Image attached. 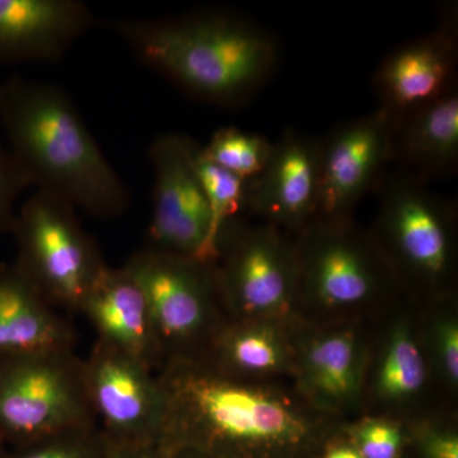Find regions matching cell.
Segmentation results:
<instances>
[{
  "label": "cell",
  "mask_w": 458,
  "mask_h": 458,
  "mask_svg": "<svg viewBox=\"0 0 458 458\" xmlns=\"http://www.w3.org/2000/svg\"><path fill=\"white\" fill-rule=\"evenodd\" d=\"M111 27L148 68L189 95L219 106L254 95L278 63L276 38L236 14L117 20Z\"/></svg>",
  "instance_id": "3957f363"
},
{
  "label": "cell",
  "mask_w": 458,
  "mask_h": 458,
  "mask_svg": "<svg viewBox=\"0 0 458 458\" xmlns=\"http://www.w3.org/2000/svg\"><path fill=\"white\" fill-rule=\"evenodd\" d=\"M274 141L264 135L222 128L214 132L209 143L201 147L203 155L223 170L251 181L264 170L273 152Z\"/></svg>",
  "instance_id": "603a6c76"
},
{
  "label": "cell",
  "mask_w": 458,
  "mask_h": 458,
  "mask_svg": "<svg viewBox=\"0 0 458 458\" xmlns=\"http://www.w3.org/2000/svg\"><path fill=\"white\" fill-rule=\"evenodd\" d=\"M74 349V333L16 264H0V357Z\"/></svg>",
  "instance_id": "ac0fdd59"
},
{
  "label": "cell",
  "mask_w": 458,
  "mask_h": 458,
  "mask_svg": "<svg viewBox=\"0 0 458 458\" xmlns=\"http://www.w3.org/2000/svg\"><path fill=\"white\" fill-rule=\"evenodd\" d=\"M31 188L25 171L8 148L0 146V237L12 232L16 222V203Z\"/></svg>",
  "instance_id": "484cf974"
},
{
  "label": "cell",
  "mask_w": 458,
  "mask_h": 458,
  "mask_svg": "<svg viewBox=\"0 0 458 458\" xmlns=\"http://www.w3.org/2000/svg\"><path fill=\"white\" fill-rule=\"evenodd\" d=\"M391 162V119L384 111L344 123L321 140L316 218H346Z\"/></svg>",
  "instance_id": "7c38bea8"
},
{
  "label": "cell",
  "mask_w": 458,
  "mask_h": 458,
  "mask_svg": "<svg viewBox=\"0 0 458 458\" xmlns=\"http://www.w3.org/2000/svg\"><path fill=\"white\" fill-rule=\"evenodd\" d=\"M158 378L164 447L190 445L219 458L316 457V427L282 394L203 360L165 361Z\"/></svg>",
  "instance_id": "6da1fadb"
},
{
  "label": "cell",
  "mask_w": 458,
  "mask_h": 458,
  "mask_svg": "<svg viewBox=\"0 0 458 458\" xmlns=\"http://www.w3.org/2000/svg\"><path fill=\"white\" fill-rule=\"evenodd\" d=\"M377 243L388 267L430 285L441 284L454 264V207L429 182L399 171L379 183ZM393 270V269H391Z\"/></svg>",
  "instance_id": "52a82bcc"
},
{
  "label": "cell",
  "mask_w": 458,
  "mask_h": 458,
  "mask_svg": "<svg viewBox=\"0 0 458 458\" xmlns=\"http://www.w3.org/2000/svg\"><path fill=\"white\" fill-rule=\"evenodd\" d=\"M95 423L74 349L0 357V439L8 450Z\"/></svg>",
  "instance_id": "277c9868"
},
{
  "label": "cell",
  "mask_w": 458,
  "mask_h": 458,
  "mask_svg": "<svg viewBox=\"0 0 458 458\" xmlns=\"http://www.w3.org/2000/svg\"><path fill=\"white\" fill-rule=\"evenodd\" d=\"M437 358L443 375L452 386L458 382V325L454 318L438 322L434 334Z\"/></svg>",
  "instance_id": "4316f807"
},
{
  "label": "cell",
  "mask_w": 458,
  "mask_h": 458,
  "mask_svg": "<svg viewBox=\"0 0 458 458\" xmlns=\"http://www.w3.org/2000/svg\"><path fill=\"white\" fill-rule=\"evenodd\" d=\"M83 373L93 417L111 442L161 443L165 399L158 372L98 340L83 360Z\"/></svg>",
  "instance_id": "9c48e42d"
},
{
  "label": "cell",
  "mask_w": 458,
  "mask_h": 458,
  "mask_svg": "<svg viewBox=\"0 0 458 458\" xmlns=\"http://www.w3.org/2000/svg\"><path fill=\"white\" fill-rule=\"evenodd\" d=\"M419 443L426 458H458V437L448 430H420Z\"/></svg>",
  "instance_id": "83f0119b"
},
{
  "label": "cell",
  "mask_w": 458,
  "mask_h": 458,
  "mask_svg": "<svg viewBox=\"0 0 458 458\" xmlns=\"http://www.w3.org/2000/svg\"><path fill=\"white\" fill-rule=\"evenodd\" d=\"M14 264L55 309L80 312L81 304L108 265L72 205L33 192L18 210Z\"/></svg>",
  "instance_id": "5b68a950"
},
{
  "label": "cell",
  "mask_w": 458,
  "mask_h": 458,
  "mask_svg": "<svg viewBox=\"0 0 458 458\" xmlns=\"http://www.w3.org/2000/svg\"><path fill=\"white\" fill-rule=\"evenodd\" d=\"M315 458H318V457H315Z\"/></svg>",
  "instance_id": "d6a6232c"
},
{
  "label": "cell",
  "mask_w": 458,
  "mask_h": 458,
  "mask_svg": "<svg viewBox=\"0 0 458 458\" xmlns=\"http://www.w3.org/2000/svg\"><path fill=\"white\" fill-rule=\"evenodd\" d=\"M110 443L106 434L95 423L12 448L5 458H105Z\"/></svg>",
  "instance_id": "cb8c5ba5"
},
{
  "label": "cell",
  "mask_w": 458,
  "mask_h": 458,
  "mask_svg": "<svg viewBox=\"0 0 458 458\" xmlns=\"http://www.w3.org/2000/svg\"><path fill=\"white\" fill-rule=\"evenodd\" d=\"M301 379L322 408L340 409L352 403L361 384V352L354 334L335 331L316 337L304 349Z\"/></svg>",
  "instance_id": "d6986e66"
},
{
  "label": "cell",
  "mask_w": 458,
  "mask_h": 458,
  "mask_svg": "<svg viewBox=\"0 0 458 458\" xmlns=\"http://www.w3.org/2000/svg\"><path fill=\"white\" fill-rule=\"evenodd\" d=\"M194 140L177 132L159 135L149 148L155 174L149 247L214 267L210 212L192 161Z\"/></svg>",
  "instance_id": "30bf717a"
},
{
  "label": "cell",
  "mask_w": 458,
  "mask_h": 458,
  "mask_svg": "<svg viewBox=\"0 0 458 458\" xmlns=\"http://www.w3.org/2000/svg\"><path fill=\"white\" fill-rule=\"evenodd\" d=\"M105 458H167V454L161 443L119 445L111 442Z\"/></svg>",
  "instance_id": "f1b7e54d"
},
{
  "label": "cell",
  "mask_w": 458,
  "mask_h": 458,
  "mask_svg": "<svg viewBox=\"0 0 458 458\" xmlns=\"http://www.w3.org/2000/svg\"><path fill=\"white\" fill-rule=\"evenodd\" d=\"M321 140L288 131L274 141L264 170L250 181L247 210L267 225L302 231L316 218Z\"/></svg>",
  "instance_id": "5bb4252c"
},
{
  "label": "cell",
  "mask_w": 458,
  "mask_h": 458,
  "mask_svg": "<svg viewBox=\"0 0 458 458\" xmlns=\"http://www.w3.org/2000/svg\"><path fill=\"white\" fill-rule=\"evenodd\" d=\"M92 22L77 0H0V62H55Z\"/></svg>",
  "instance_id": "9a60e30c"
},
{
  "label": "cell",
  "mask_w": 458,
  "mask_h": 458,
  "mask_svg": "<svg viewBox=\"0 0 458 458\" xmlns=\"http://www.w3.org/2000/svg\"><path fill=\"white\" fill-rule=\"evenodd\" d=\"M295 247L304 293L327 309L369 302L387 284L391 270L373 238L346 218L313 219Z\"/></svg>",
  "instance_id": "ba28073f"
},
{
  "label": "cell",
  "mask_w": 458,
  "mask_h": 458,
  "mask_svg": "<svg viewBox=\"0 0 458 458\" xmlns=\"http://www.w3.org/2000/svg\"><path fill=\"white\" fill-rule=\"evenodd\" d=\"M192 161L209 207L212 222L209 247L216 265L221 258L223 241L227 234L229 222L243 210H247L250 181L241 179L214 165L203 155L201 146L195 140L192 143Z\"/></svg>",
  "instance_id": "44dd1931"
},
{
  "label": "cell",
  "mask_w": 458,
  "mask_h": 458,
  "mask_svg": "<svg viewBox=\"0 0 458 458\" xmlns=\"http://www.w3.org/2000/svg\"><path fill=\"white\" fill-rule=\"evenodd\" d=\"M8 448L7 445L3 443L2 439H0V458H5V454H7Z\"/></svg>",
  "instance_id": "1f68e13d"
},
{
  "label": "cell",
  "mask_w": 458,
  "mask_h": 458,
  "mask_svg": "<svg viewBox=\"0 0 458 458\" xmlns=\"http://www.w3.org/2000/svg\"><path fill=\"white\" fill-rule=\"evenodd\" d=\"M164 448L167 458H219L203 450H199V448L190 447V445H174V447Z\"/></svg>",
  "instance_id": "4dcf8cb0"
},
{
  "label": "cell",
  "mask_w": 458,
  "mask_h": 458,
  "mask_svg": "<svg viewBox=\"0 0 458 458\" xmlns=\"http://www.w3.org/2000/svg\"><path fill=\"white\" fill-rule=\"evenodd\" d=\"M99 342L138 358L158 372L165 364L146 295L131 271L107 267L81 304Z\"/></svg>",
  "instance_id": "2e32d148"
},
{
  "label": "cell",
  "mask_w": 458,
  "mask_h": 458,
  "mask_svg": "<svg viewBox=\"0 0 458 458\" xmlns=\"http://www.w3.org/2000/svg\"><path fill=\"white\" fill-rule=\"evenodd\" d=\"M200 360L225 375L245 378L279 372L288 361V352L276 327L246 322L222 327Z\"/></svg>",
  "instance_id": "ffe728a7"
},
{
  "label": "cell",
  "mask_w": 458,
  "mask_h": 458,
  "mask_svg": "<svg viewBox=\"0 0 458 458\" xmlns=\"http://www.w3.org/2000/svg\"><path fill=\"white\" fill-rule=\"evenodd\" d=\"M432 33L401 45L375 74L379 110L399 119L457 89V14H443Z\"/></svg>",
  "instance_id": "4fadbf2b"
},
{
  "label": "cell",
  "mask_w": 458,
  "mask_h": 458,
  "mask_svg": "<svg viewBox=\"0 0 458 458\" xmlns=\"http://www.w3.org/2000/svg\"><path fill=\"white\" fill-rule=\"evenodd\" d=\"M0 123L36 191L101 219L117 218L131 207V192L64 89L9 78L0 86Z\"/></svg>",
  "instance_id": "7a4b0ae2"
},
{
  "label": "cell",
  "mask_w": 458,
  "mask_h": 458,
  "mask_svg": "<svg viewBox=\"0 0 458 458\" xmlns=\"http://www.w3.org/2000/svg\"><path fill=\"white\" fill-rule=\"evenodd\" d=\"M123 267L146 295L165 363L203 358L223 327L216 316L214 267L150 247L135 252Z\"/></svg>",
  "instance_id": "8992f818"
},
{
  "label": "cell",
  "mask_w": 458,
  "mask_h": 458,
  "mask_svg": "<svg viewBox=\"0 0 458 458\" xmlns=\"http://www.w3.org/2000/svg\"><path fill=\"white\" fill-rule=\"evenodd\" d=\"M214 274L219 293L251 319L283 315L301 291L295 247L271 225L234 238L221 269L214 267Z\"/></svg>",
  "instance_id": "8fae6325"
},
{
  "label": "cell",
  "mask_w": 458,
  "mask_h": 458,
  "mask_svg": "<svg viewBox=\"0 0 458 458\" xmlns=\"http://www.w3.org/2000/svg\"><path fill=\"white\" fill-rule=\"evenodd\" d=\"M391 162L429 181L452 176L458 167V89L391 120Z\"/></svg>",
  "instance_id": "e0dca14e"
},
{
  "label": "cell",
  "mask_w": 458,
  "mask_h": 458,
  "mask_svg": "<svg viewBox=\"0 0 458 458\" xmlns=\"http://www.w3.org/2000/svg\"><path fill=\"white\" fill-rule=\"evenodd\" d=\"M318 458H364L351 441H333L325 445Z\"/></svg>",
  "instance_id": "f546056e"
},
{
  "label": "cell",
  "mask_w": 458,
  "mask_h": 458,
  "mask_svg": "<svg viewBox=\"0 0 458 458\" xmlns=\"http://www.w3.org/2000/svg\"><path fill=\"white\" fill-rule=\"evenodd\" d=\"M427 367L414 336L405 324L394 328L377 373V393L382 399H410L426 385Z\"/></svg>",
  "instance_id": "7402d4cb"
},
{
  "label": "cell",
  "mask_w": 458,
  "mask_h": 458,
  "mask_svg": "<svg viewBox=\"0 0 458 458\" xmlns=\"http://www.w3.org/2000/svg\"><path fill=\"white\" fill-rule=\"evenodd\" d=\"M349 441L364 458H399L405 437L393 420L364 419L352 428Z\"/></svg>",
  "instance_id": "d4e9b609"
}]
</instances>
